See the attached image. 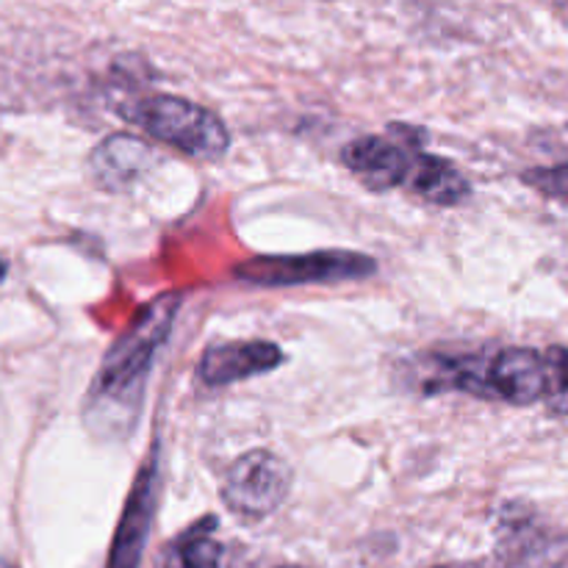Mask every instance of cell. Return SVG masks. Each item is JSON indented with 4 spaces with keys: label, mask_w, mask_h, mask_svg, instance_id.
<instances>
[{
    "label": "cell",
    "mask_w": 568,
    "mask_h": 568,
    "mask_svg": "<svg viewBox=\"0 0 568 568\" xmlns=\"http://www.w3.org/2000/svg\"><path fill=\"white\" fill-rule=\"evenodd\" d=\"M183 294L166 292L139 311L125 333L105 353L83 405L89 430L100 438H122L133 430L144 403L155 355L170 338Z\"/></svg>",
    "instance_id": "obj_1"
},
{
    "label": "cell",
    "mask_w": 568,
    "mask_h": 568,
    "mask_svg": "<svg viewBox=\"0 0 568 568\" xmlns=\"http://www.w3.org/2000/svg\"><path fill=\"white\" fill-rule=\"evenodd\" d=\"M122 116L192 159L214 161L231 148V133L225 122L205 105L178 98V94H153V98L136 100L122 111Z\"/></svg>",
    "instance_id": "obj_2"
},
{
    "label": "cell",
    "mask_w": 568,
    "mask_h": 568,
    "mask_svg": "<svg viewBox=\"0 0 568 568\" xmlns=\"http://www.w3.org/2000/svg\"><path fill=\"white\" fill-rule=\"evenodd\" d=\"M377 272V261L353 250H316L300 255H261L236 266V277L253 286L283 288L311 283L366 281Z\"/></svg>",
    "instance_id": "obj_3"
},
{
    "label": "cell",
    "mask_w": 568,
    "mask_h": 568,
    "mask_svg": "<svg viewBox=\"0 0 568 568\" xmlns=\"http://www.w3.org/2000/svg\"><path fill=\"white\" fill-rule=\"evenodd\" d=\"M292 469L270 449H250L233 460L222 486V503L242 519H266L286 503Z\"/></svg>",
    "instance_id": "obj_4"
},
{
    "label": "cell",
    "mask_w": 568,
    "mask_h": 568,
    "mask_svg": "<svg viewBox=\"0 0 568 568\" xmlns=\"http://www.w3.org/2000/svg\"><path fill=\"white\" fill-rule=\"evenodd\" d=\"M422 133L416 128L394 125L386 136H361L342 150V161L366 189L372 192H388V189H405L414 172Z\"/></svg>",
    "instance_id": "obj_5"
},
{
    "label": "cell",
    "mask_w": 568,
    "mask_h": 568,
    "mask_svg": "<svg viewBox=\"0 0 568 568\" xmlns=\"http://www.w3.org/2000/svg\"><path fill=\"white\" fill-rule=\"evenodd\" d=\"M155 494H159V447L150 449L128 494L125 510H122L114 544H111L109 568H139L142 564L144 544H148L155 516Z\"/></svg>",
    "instance_id": "obj_6"
},
{
    "label": "cell",
    "mask_w": 568,
    "mask_h": 568,
    "mask_svg": "<svg viewBox=\"0 0 568 568\" xmlns=\"http://www.w3.org/2000/svg\"><path fill=\"white\" fill-rule=\"evenodd\" d=\"M286 355L277 344L261 342H220L211 344L200 358V381L205 386H231V383L250 381L283 366Z\"/></svg>",
    "instance_id": "obj_7"
},
{
    "label": "cell",
    "mask_w": 568,
    "mask_h": 568,
    "mask_svg": "<svg viewBox=\"0 0 568 568\" xmlns=\"http://www.w3.org/2000/svg\"><path fill=\"white\" fill-rule=\"evenodd\" d=\"M89 166L100 186L120 192L153 166V150L131 133H114L94 148Z\"/></svg>",
    "instance_id": "obj_8"
},
{
    "label": "cell",
    "mask_w": 568,
    "mask_h": 568,
    "mask_svg": "<svg viewBox=\"0 0 568 568\" xmlns=\"http://www.w3.org/2000/svg\"><path fill=\"white\" fill-rule=\"evenodd\" d=\"M408 189L410 194L422 197L425 203L433 205H460L466 197L471 194L469 181H466L464 172L453 164L449 159H442V155H433L427 150H422L416 155L414 172L408 178Z\"/></svg>",
    "instance_id": "obj_9"
},
{
    "label": "cell",
    "mask_w": 568,
    "mask_h": 568,
    "mask_svg": "<svg viewBox=\"0 0 568 568\" xmlns=\"http://www.w3.org/2000/svg\"><path fill=\"white\" fill-rule=\"evenodd\" d=\"M214 516H205L200 525L189 527L166 547L164 568H220L222 547L214 538Z\"/></svg>",
    "instance_id": "obj_10"
},
{
    "label": "cell",
    "mask_w": 568,
    "mask_h": 568,
    "mask_svg": "<svg viewBox=\"0 0 568 568\" xmlns=\"http://www.w3.org/2000/svg\"><path fill=\"white\" fill-rule=\"evenodd\" d=\"M521 181L536 189L538 194H544V197L568 205V164L536 166V170H527Z\"/></svg>",
    "instance_id": "obj_11"
},
{
    "label": "cell",
    "mask_w": 568,
    "mask_h": 568,
    "mask_svg": "<svg viewBox=\"0 0 568 568\" xmlns=\"http://www.w3.org/2000/svg\"><path fill=\"white\" fill-rule=\"evenodd\" d=\"M549 361V394L547 405L555 414L568 416V349L552 347L547 349Z\"/></svg>",
    "instance_id": "obj_12"
},
{
    "label": "cell",
    "mask_w": 568,
    "mask_h": 568,
    "mask_svg": "<svg viewBox=\"0 0 568 568\" xmlns=\"http://www.w3.org/2000/svg\"><path fill=\"white\" fill-rule=\"evenodd\" d=\"M3 277H6V264H3V261H0V281H3Z\"/></svg>",
    "instance_id": "obj_13"
},
{
    "label": "cell",
    "mask_w": 568,
    "mask_h": 568,
    "mask_svg": "<svg viewBox=\"0 0 568 568\" xmlns=\"http://www.w3.org/2000/svg\"><path fill=\"white\" fill-rule=\"evenodd\" d=\"M438 568H475V566H438Z\"/></svg>",
    "instance_id": "obj_14"
},
{
    "label": "cell",
    "mask_w": 568,
    "mask_h": 568,
    "mask_svg": "<svg viewBox=\"0 0 568 568\" xmlns=\"http://www.w3.org/2000/svg\"><path fill=\"white\" fill-rule=\"evenodd\" d=\"M283 568H303V566H283Z\"/></svg>",
    "instance_id": "obj_15"
}]
</instances>
